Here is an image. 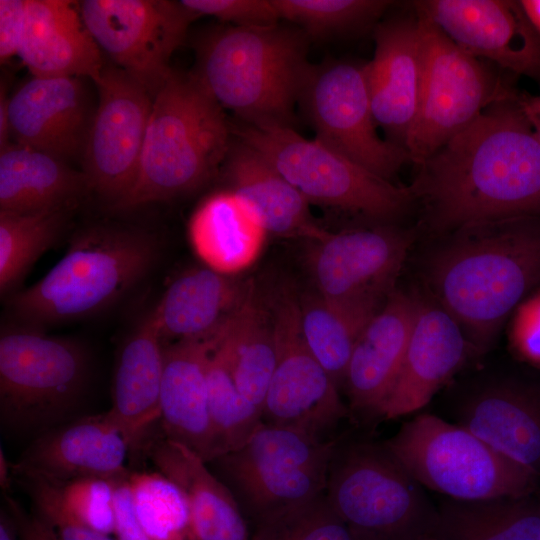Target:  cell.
Instances as JSON below:
<instances>
[{
    "label": "cell",
    "instance_id": "cell-32",
    "mask_svg": "<svg viewBox=\"0 0 540 540\" xmlns=\"http://www.w3.org/2000/svg\"><path fill=\"white\" fill-rule=\"evenodd\" d=\"M537 493V492H536ZM457 500L436 505V540H540V497Z\"/></svg>",
    "mask_w": 540,
    "mask_h": 540
},
{
    "label": "cell",
    "instance_id": "cell-3",
    "mask_svg": "<svg viewBox=\"0 0 540 540\" xmlns=\"http://www.w3.org/2000/svg\"><path fill=\"white\" fill-rule=\"evenodd\" d=\"M308 43L301 28L216 26L194 42L196 65L191 72L239 122L293 128L312 65Z\"/></svg>",
    "mask_w": 540,
    "mask_h": 540
},
{
    "label": "cell",
    "instance_id": "cell-4",
    "mask_svg": "<svg viewBox=\"0 0 540 540\" xmlns=\"http://www.w3.org/2000/svg\"><path fill=\"white\" fill-rule=\"evenodd\" d=\"M232 140L224 109L192 72L173 70L153 98L135 182L113 207L133 209L199 189L221 170Z\"/></svg>",
    "mask_w": 540,
    "mask_h": 540
},
{
    "label": "cell",
    "instance_id": "cell-15",
    "mask_svg": "<svg viewBox=\"0 0 540 540\" xmlns=\"http://www.w3.org/2000/svg\"><path fill=\"white\" fill-rule=\"evenodd\" d=\"M94 83L98 106L83 149V173L87 187L114 206L135 182L154 97L117 66H104Z\"/></svg>",
    "mask_w": 540,
    "mask_h": 540
},
{
    "label": "cell",
    "instance_id": "cell-47",
    "mask_svg": "<svg viewBox=\"0 0 540 540\" xmlns=\"http://www.w3.org/2000/svg\"><path fill=\"white\" fill-rule=\"evenodd\" d=\"M516 101L540 143V93L516 92Z\"/></svg>",
    "mask_w": 540,
    "mask_h": 540
},
{
    "label": "cell",
    "instance_id": "cell-29",
    "mask_svg": "<svg viewBox=\"0 0 540 540\" xmlns=\"http://www.w3.org/2000/svg\"><path fill=\"white\" fill-rule=\"evenodd\" d=\"M152 312L122 345L114 374L112 407L107 419L125 438L129 450H140L148 431L160 419L164 346Z\"/></svg>",
    "mask_w": 540,
    "mask_h": 540
},
{
    "label": "cell",
    "instance_id": "cell-35",
    "mask_svg": "<svg viewBox=\"0 0 540 540\" xmlns=\"http://www.w3.org/2000/svg\"><path fill=\"white\" fill-rule=\"evenodd\" d=\"M67 208L18 213L0 211V291H11L35 261L54 245Z\"/></svg>",
    "mask_w": 540,
    "mask_h": 540
},
{
    "label": "cell",
    "instance_id": "cell-36",
    "mask_svg": "<svg viewBox=\"0 0 540 540\" xmlns=\"http://www.w3.org/2000/svg\"><path fill=\"white\" fill-rule=\"evenodd\" d=\"M222 340L207 364L208 409L220 456L241 448L263 423L261 410L242 395L232 377Z\"/></svg>",
    "mask_w": 540,
    "mask_h": 540
},
{
    "label": "cell",
    "instance_id": "cell-40",
    "mask_svg": "<svg viewBox=\"0 0 540 540\" xmlns=\"http://www.w3.org/2000/svg\"><path fill=\"white\" fill-rule=\"evenodd\" d=\"M45 482L72 518L103 534L115 533L114 480L83 477Z\"/></svg>",
    "mask_w": 540,
    "mask_h": 540
},
{
    "label": "cell",
    "instance_id": "cell-10",
    "mask_svg": "<svg viewBox=\"0 0 540 540\" xmlns=\"http://www.w3.org/2000/svg\"><path fill=\"white\" fill-rule=\"evenodd\" d=\"M338 442L263 422L241 448L208 464L256 522L325 492Z\"/></svg>",
    "mask_w": 540,
    "mask_h": 540
},
{
    "label": "cell",
    "instance_id": "cell-13",
    "mask_svg": "<svg viewBox=\"0 0 540 540\" xmlns=\"http://www.w3.org/2000/svg\"><path fill=\"white\" fill-rule=\"evenodd\" d=\"M78 5L100 50L153 97L172 73L170 59L197 19L180 1L85 0Z\"/></svg>",
    "mask_w": 540,
    "mask_h": 540
},
{
    "label": "cell",
    "instance_id": "cell-22",
    "mask_svg": "<svg viewBox=\"0 0 540 540\" xmlns=\"http://www.w3.org/2000/svg\"><path fill=\"white\" fill-rule=\"evenodd\" d=\"M229 326L210 337L176 341L163 353L159 419L163 437L207 463L220 456L208 409L207 364Z\"/></svg>",
    "mask_w": 540,
    "mask_h": 540
},
{
    "label": "cell",
    "instance_id": "cell-11",
    "mask_svg": "<svg viewBox=\"0 0 540 540\" xmlns=\"http://www.w3.org/2000/svg\"><path fill=\"white\" fill-rule=\"evenodd\" d=\"M424 71L418 112L405 142L409 160L418 166L467 128L513 87L480 58L451 41L417 11Z\"/></svg>",
    "mask_w": 540,
    "mask_h": 540
},
{
    "label": "cell",
    "instance_id": "cell-2",
    "mask_svg": "<svg viewBox=\"0 0 540 540\" xmlns=\"http://www.w3.org/2000/svg\"><path fill=\"white\" fill-rule=\"evenodd\" d=\"M427 280L473 349L486 351L510 313L540 285V218L486 221L453 231L431 255Z\"/></svg>",
    "mask_w": 540,
    "mask_h": 540
},
{
    "label": "cell",
    "instance_id": "cell-8",
    "mask_svg": "<svg viewBox=\"0 0 540 540\" xmlns=\"http://www.w3.org/2000/svg\"><path fill=\"white\" fill-rule=\"evenodd\" d=\"M235 138L265 157L311 204L390 220L414 200L399 187L320 141L277 125L232 124Z\"/></svg>",
    "mask_w": 540,
    "mask_h": 540
},
{
    "label": "cell",
    "instance_id": "cell-38",
    "mask_svg": "<svg viewBox=\"0 0 540 540\" xmlns=\"http://www.w3.org/2000/svg\"><path fill=\"white\" fill-rule=\"evenodd\" d=\"M280 19L299 26L308 38L352 34L373 25L390 6L385 0H271Z\"/></svg>",
    "mask_w": 540,
    "mask_h": 540
},
{
    "label": "cell",
    "instance_id": "cell-17",
    "mask_svg": "<svg viewBox=\"0 0 540 540\" xmlns=\"http://www.w3.org/2000/svg\"><path fill=\"white\" fill-rule=\"evenodd\" d=\"M414 6L468 54L540 85V34L520 1L425 0Z\"/></svg>",
    "mask_w": 540,
    "mask_h": 540
},
{
    "label": "cell",
    "instance_id": "cell-52",
    "mask_svg": "<svg viewBox=\"0 0 540 540\" xmlns=\"http://www.w3.org/2000/svg\"><path fill=\"white\" fill-rule=\"evenodd\" d=\"M414 540H436V539L434 537L430 536V535H425V536L416 538Z\"/></svg>",
    "mask_w": 540,
    "mask_h": 540
},
{
    "label": "cell",
    "instance_id": "cell-1",
    "mask_svg": "<svg viewBox=\"0 0 540 540\" xmlns=\"http://www.w3.org/2000/svg\"><path fill=\"white\" fill-rule=\"evenodd\" d=\"M500 98L419 165L410 187L437 233L517 217L540 218V143L516 101Z\"/></svg>",
    "mask_w": 540,
    "mask_h": 540
},
{
    "label": "cell",
    "instance_id": "cell-51",
    "mask_svg": "<svg viewBox=\"0 0 540 540\" xmlns=\"http://www.w3.org/2000/svg\"><path fill=\"white\" fill-rule=\"evenodd\" d=\"M520 3L529 20L540 34V0H521Z\"/></svg>",
    "mask_w": 540,
    "mask_h": 540
},
{
    "label": "cell",
    "instance_id": "cell-9",
    "mask_svg": "<svg viewBox=\"0 0 540 540\" xmlns=\"http://www.w3.org/2000/svg\"><path fill=\"white\" fill-rule=\"evenodd\" d=\"M89 355L78 341L38 329H5L0 337V415L15 432H45L64 421L87 384Z\"/></svg>",
    "mask_w": 540,
    "mask_h": 540
},
{
    "label": "cell",
    "instance_id": "cell-16",
    "mask_svg": "<svg viewBox=\"0 0 540 540\" xmlns=\"http://www.w3.org/2000/svg\"><path fill=\"white\" fill-rule=\"evenodd\" d=\"M413 239L412 232L387 226L310 242L307 262L316 292L334 303L382 307Z\"/></svg>",
    "mask_w": 540,
    "mask_h": 540
},
{
    "label": "cell",
    "instance_id": "cell-21",
    "mask_svg": "<svg viewBox=\"0 0 540 540\" xmlns=\"http://www.w3.org/2000/svg\"><path fill=\"white\" fill-rule=\"evenodd\" d=\"M129 446L106 414L58 425L35 439L12 465L14 477L62 482L83 477L115 480L129 474Z\"/></svg>",
    "mask_w": 540,
    "mask_h": 540
},
{
    "label": "cell",
    "instance_id": "cell-44",
    "mask_svg": "<svg viewBox=\"0 0 540 540\" xmlns=\"http://www.w3.org/2000/svg\"><path fill=\"white\" fill-rule=\"evenodd\" d=\"M129 474L114 480V534L117 540H152L142 528L135 513L128 480Z\"/></svg>",
    "mask_w": 540,
    "mask_h": 540
},
{
    "label": "cell",
    "instance_id": "cell-49",
    "mask_svg": "<svg viewBox=\"0 0 540 540\" xmlns=\"http://www.w3.org/2000/svg\"><path fill=\"white\" fill-rule=\"evenodd\" d=\"M0 540H19L15 520L5 503L0 511Z\"/></svg>",
    "mask_w": 540,
    "mask_h": 540
},
{
    "label": "cell",
    "instance_id": "cell-39",
    "mask_svg": "<svg viewBox=\"0 0 540 540\" xmlns=\"http://www.w3.org/2000/svg\"><path fill=\"white\" fill-rule=\"evenodd\" d=\"M254 523L251 540H356L325 492Z\"/></svg>",
    "mask_w": 540,
    "mask_h": 540
},
{
    "label": "cell",
    "instance_id": "cell-34",
    "mask_svg": "<svg viewBox=\"0 0 540 540\" xmlns=\"http://www.w3.org/2000/svg\"><path fill=\"white\" fill-rule=\"evenodd\" d=\"M380 308L334 303L317 292L299 299L304 339L338 388L360 333Z\"/></svg>",
    "mask_w": 540,
    "mask_h": 540
},
{
    "label": "cell",
    "instance_id": "cell-43",
    "mask_svg": "<svg viewBox=\"0 0 540 540\" xmlns=\"http://www.w3.org/2000/svg\"><path fill=\"white\" fill-rule=\"evenodd\" d=\"M508 335L514 354L527 364L540 368V286L513 311Z\"/></svg>",
    "mask_w": 540,
    "mask_h": 540
},
{
    "label": "cell",
    "instance_id": "cell-45",
    "mask_svg": "<svg viewBox=\"0 0 540 540\" xmlns=\"http://www.w3.org/2000/svg\"><path fill=\"white\" fill-rule=\"evenodd\" d=\"M27 0H0L1 63L18 55L23 33Z\"/></svg>",
    "mask_w": 540,
    "mask_h": 540
},
{
    "label": "cell",
    "instance_id": "cell-18",
    "mask_svg": "<svg viewBox=\"0 0 540 540\" xmlns=\"http://www.w3.org/2000/svg\"><path fill=\"white\" fill-rule=\"evenodd\" d=\"M471 350L473 347L453 316L434 298L418 294L405 356L379 415L395 419L426 406L461 369Z\"/></svg>",
    "mask_w": 540,
    "mask_h": 540
},
{
    "label": "cell",
    "instance_id": "cell-12",
    "mask_svg": "<svg viewBox=\"0 0 540 540\" xmlns=\"http://www.w3.org/2000/svg\"><path fill=\"white\" fill-rule=\"evenodd\" d=\"M298 106L315 139L386 180L409 160L406 149L381 138L375 122L366 63L312 64Z\"/></svg>",
    "mask_w": 540,
    "mask_h": 540
},
{
    "label": "cell",
    "instance_id": "cell-20",
    "mask_svg": "<svg viewBox=\"0 0 540 540\" xmlns=\"http://www.w3.org/2000/svg\"><path fill=\"white\" fill-rule=\"evenodd\" d=\"M456 424L540 477V383L487 381L455 405Z\"/></svg>",
    "mask_w": 540,
    "mask_h": 540
},
{
    "label": "cell",
    "instance_id": "cell-14",
    "mask_svg": "<svg viewBox=\"0 0 540 540\" xmlns=\"http://www.w3.org/2000/svg\"><path fill=\"white\" fill-rule=\"evenodd\" d=\"M277 360L263 407L266 424L327 439L348 415L339 388L309 349L300 324L299 299L282 290L272 304Z\"/></svg>",
    "mask_w": 540,
    "mask_h": 540
},
{
    "label": "cell",
    "instance_id": "cell-19",
    "mask_svg": "<svg viewBox=\"0 0 540 540\" xmlns=\"http://www.w3.org/2000/svg\"><path fill=\"white\" fill-rule=\"evenodd\" d=\"M375 44L374 57L366 63L373 116L387 140L405 148L418 112L424 71L418 17L378 24Z\"/></svg>",
    "mask_w": 540,
    "mask_h": 540
},
{
    "label": "cell",
    "instance_id": "cell-50",
    "mask_svg": "<svg viewBox=\"0 0 540 540\" xmlns=\"http://www.w3.org/2000/svg\"><path fill=\"white\" fill-rule=\"evenodd\" d=\"M12 465L9 464L3 448H0V485L4 492V495L7 494V491L10 489L11 479H12Z\"/></svg>",
    "mask_w": 540,
    "mask_h": 540
},
{
    "label": "cell",
    "instance_id": "cell-24",
    "mask_svg": "<svg viewBox=\"0 0 540 540\" xmlns=\"http://www.w3.org/2000/svg\"><path fill=\"white\" fill-rule=\"evenodd\" d=\"M417 304V293L394 289L360 333L343 382L352 409L379 415L400 371Z\"/></svg>",
    "mask_w": 540,
    "mask_h": 540
},
{
    "label": "cell",
    "instance_id": "cell-37",
    "mask_svg": "<svg viewBox=\"0 0 540 540\" xmlns=\"http://www.w3.org/2000/svg\"><path fill=\"white\" fill-rule=\"evenodd\" d=\"M137 518L152 540H196L184 492L160 472H130Z\"/></svg>",
    "mask_w": 540,
    "mask_h": 540
},
{
    "label": "cell",
    "instance_id": "cell-33",
    "mask_svg": "<svg viewBox=\"0 0 540 540\" xmlns=\"http://www.w3.org/2000/svg\"><path fill=\"white\" fill-rule=\"evenodd\" d=\"M222 343L232 377L243 396L262 412L277 360L274 314L256 296L255 287L234 317Z\"/></svg>",
    "mask_w": 540,
    "mask_h": 540
},
{
    "label": "cell",
    "instance_id": "cell-27",
    "mask_svg": "<svg viewBox=\"0 0 540 540\" xmlns=\"http://www.w3.org/2000/svg\"><path fill=\"white\" fill-rule=\"evenodd\" d=\"M141 450L184 492L196 540H251L235 496L201 457L164 437L147 440Z\"/></svg>",
    "mask_w": 540,
    "mask_h": 540
},
{
    "label": "cell",
    "instance_id": "cell-28",
    "mask_svg": "<svg viewBox=\"0 0 540 540\" xmlns=\"http://www.w3.org/2000/svg\"><path fill=\"white\" fill-rule=\"evenodd\" d=\"M255 285L210 268L177 277L151 311L163 340L199 339L229 326Z\"/></svg>",
    "mask_w": 540,
    "mask_h": 540
},
{
    "label": "cell",
    "instance_id": "cell-41",
    "mask_svg": "<svg viewBox=\"0 0 540 540\" xmlns=\"http://www.w3.org/2000/svg\"><path fill=\"white\" fill-rule=\"evenodd\" d=\"M16 479L30 496L33 511L51 528L58 540H113L109 535L72 518L44 480L30 477Z\"/></svg>",
    "mask_w": 540,
    "mask_h": 540
},
{
    "label": "cell",
    "instance_id": "cell-7",
    "mask_svg": "<svg viewBox=\"0 0 540 540\" xmlns=\"http://www.w3.org/2000/svg\"><path fill=\"white\" fill-rule=\"evenodd\" d=\"M356 540H414L430 535L436 505L383 444L338 445L325 490Z\"/></svg>",
    "mask_w": 540,
    "mask_h": 540
},
{
    "label": "cell",
    "instance_id": "cell-48",
    "mask_svg": "<svg viewBox=\"0 0 540 540\" xmlns=\"http://www.w3.org/2000/svg\"><path fill=\"white\" fill-rule=\"evenodd\" d=\"M9 98H7L6 91L3 90L1 85V98H0V147L3 149L10 141L9 130V115H8Z\"/></svg>",
    "mask_w": 540,
    "mask_h": 540
},
{
    "label": "cell",
    "instance_id": "cell-23",
    "mask_svg": "<svg viewBox=\"0 0 540 540\" xmlns=\"http://www.w3.org/2000/svg\"><path fill=\"white\" fill-rule=\"evenodd\" d=\"M10 138L62 160L84 149L90 127L80 78L32 77L9 98Z\"/></svg>",
    "mask_w": 540,
    "mask_h": 540
},
{
    "label": "cell",
    "instance_id": "cell-26",
    "mask_svg": "<svg viewBox=\"0 0 540 540\" xmlns=\"http://www.w3.org/2000/svg\"><path fill=\"white\" fill-rule=\"evenodd\" d=\"M221 172L229 190L257 214L268 233L309 243L326 239L305 197L259 152L233 136Z\"/></svg>",
    "mask_w": 540,
    "mask_h": 540
},
{
    "label": "cell",
    "instance_id": "cell-25",
    "mask_svg": "<svg viewBox=\"0 0 540 540\" xmlns=\"http://www.w3.org/2000/svg\"><path fill=\"white\" fill-rule=\"evenodd\" d=\"M100 48L79 5L67 0H27L18 55L33 77H89L104 68Z\"/></svg>",
    "mask_w": 540,
    "mask_h": 540
},
{
    "label": "cell",
    "instance_id": "cell-42",
    "mask_svg": "<svg viewBox=\"0 0 540 540\" xmlns=\"http://www.w3.org/2000/svg\"><path fill=\"white\" fill-rule=\"evenodd\" d=\"M196 18L207 15L227 25L270 27L280 19L271 0H181Z\"/></svg>",
    "mask_w": 540,
    "mask_h": 540
},
{
    "label": "cell",
    "instance_id": "cell-31",
    "mask_svg": "<svg viewBox=\"0 0 540 540\" xmlns=\"http://www.w3.org/2000/svg\"><path fill=\"white\" fill-rule=\"evenodd\" d=\"M85 187L84 173L60 158L15 142L1 149L0 211L68 208Z\"/></svg>",
    "mask_w": 540,
    "mask_h": 540
},
{
    "label": "cell",
    "instance_id": "cell-30",
    "mask_svg": "<svg viewBox=\"0 0 540 540\" xmlns=\"http://www.w3.org/2000/svg\"><path fill=\"white\" fill-rule=\"evenodd\" d=\"M267 230L236 193L223 190L207 197L192 214L188 239L207 268L236 276L261 256Z\"/></svg>",
    "mask_w": 540,
    "mask_h": 540
},
{
    "label": "cell",
    "instance_id": "cell-46",
    "mask_svg": "<svg viewBox=\"0 0 540 540\" xmlns=\"http://www.w3.org/2000/svg\"><path fill=\"white\" fill-rule=\"evenodd\" d=\"M18 531L19 540H58L51 528L33 511L27 512L14 498L4 495Z\"/></svg>",
    "mask_w": 540,
    "mask_h": 540
},
{
    "label": "cell",
    "instance_id": "cell-6",
    "mask_svg": "<svg viewBox=\"0 0 540 540\" xmlns=\"http://www.w3.org/2000/svg\"><path fill=\"white\" fill-rule=\"evenodd\" d=\"M382 444L418 483L448 498L522 497L538 489L532 471L433 414L413 417Z\"/></svg>",
    "mask_w": 540,
    "mask_h": 540
},
{
    "label": "cell",
    "instance_id": "cell-5",
    "mask_svg": "<svg viewBox=\"0 0 540 540\" xmlns=\"http://www.w3.org/2000/svg\"><path fill=\"white\" fill-rule=\"evenodd\" d=\"M158 255L148 232L97 226L79 232L59 262L35 284L8 300L26 327L82 319L109 307L136 285Z\"/></svg>",
    "mask_w": 540,
    "mask_h": 540
}]
</instances>
